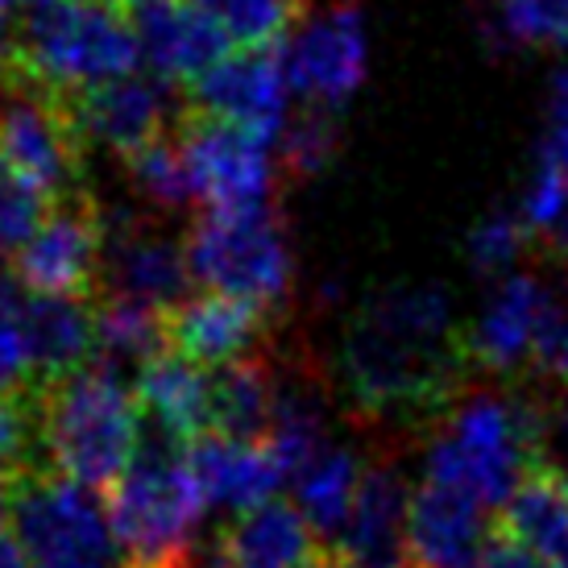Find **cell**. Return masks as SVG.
<instances>
[{
    "label": "cell",
    "mask_w": 568,
    "mask_h": 568,
    "mask_svg": "<svg viewBox=\"0 0 568 568\" xmlns=\"http://www.w3.org/2000/svg\"><path fill=\"white\" fill-rule=\"evenodd\" d=\"M42 390V444L59 474L109 494L142 440V403L125 378L100 362Z\"/></svg>",
    "instance_id": "obj_4"
},
{
    "label": "cell",
    "mask_w": 568,
    "mask_h": 568,
    "mask_svg": "<svg viewBox=\"0 0 568 568\" xmlns=\"http://www.w3.org/2000/svg\"><path fill=\"white\" fill-rule=\"evenodd\" d=\"M67 104H71L83 145H104L125 162L171 133L166 129L171 95H166V83L154 80V75L133 71V75L88 88L80 95H67Z\"/></svg>",
    "instance_id": "obj_15"
},
{
    "label": "cell",
    "mask_w": 568,
    "mask_h": 568,
    "mask_svg": "<svg viewBox=\"0 0 568 568\" xmlns=\"http://www.w3.org/2000/svg\"><path fill=\"white\" fill-rule=\"evenodd\" d=\"M531 245V233L519 216L510 212H498V216H486L469 233V262H474L477 274H494V278H506L510 266L519 262Z\"/></svg>",
    "instance_id": "obj_32"
},
{
    "label": "cell",
    "mask_w": 568,
    "mask_h": 568,
    "mask_svg": "<svg viewBox=\"0 0 568 568\" xmlns=\"http://www.w3.org/2000/svg\"><path fill=\"white\" fill-rule=\"evenodd\" d=\"M129 171H133V183L142 191L150 204H159L162 212L171 207H187L200 200L195 191V179H191V166L183 159V145L174 133H166L162 142L145 145L142 154L129 159Z\"/></svg>",
    "instance_id": "obj_29"
},
{
    "label": "cell",
    "mask_w": 568,
    "mask_h": 568,
    "mask_svg": "<svg viewBox=\"0 0 568 568\" xmlns=\"http://www.w3.org/2000/svg\"><path fill=\"white\" fill-rule=\"evenodd\" d=\"M494 531L498 510H489L469 489L424 477L410 498V568H477Z\"/></svg>",
    "instance_id": "obj_14"
},
{
    "label": "cell",
    "mask_w": 568,
    "mask_h": 568,
    "mask_svg": "<svg viewBox=\"0 0 568 568\" xmlns=\"http://www.w3.org/2000/svg\"><path fill=\"white\" fill-rule=\"evenodd\" d=\"M477 568H552V565L539 560L536 552H527V548L515 544L506 531H494V539L486 544V552H481V565Z\"/></svg>",
    "instance_id": "obj_38"
},
{
    "label": "cell",
    "mask_w": 568,
    "mask_h": 568,
    "mask_svg": "<svg viewBox=\"0 0 568 568\" xmlns=\"http://www.w3.org/2000/svg\"><path fill=\"white\" fill-rule=\"evenodd\" d=\"M109 4H116V9H129V13H138V9H145V4H159V0H109Z\"/></svg>",
    "instance_id": "obj_44"
},
{
    "label": "cell",
    "mask_w": 568,
    "mask_h": 568,
    "mask_svg": "<svg viewBox=\"0 0 568 568\" xmlns=\"http://www.w3.org/2000/svg\"><path fill=\"white\" fill-rule=\"evenodd\" d=\"M539 465V390H469L427 432L424 477L503 510Z\"/></svg>",
    "instance_id": "obj_2"
},
{
    "label": "cell",
    "mask_w": 568,
    "mask_h": 568,
    "mask_svg": "<svg viewBox=\"0 0 568 568\" xmlns=\"http://www.w3.org/2000/svg\"><path fill=\"white\" fill-rule=\"evenodd\" d=\"M365 21L362 9L336 0L328 9H303L295 30L286 33L283 59L291 92H300L312 109H336L365 80Z\"/></svg>",
    "instance_id": "obj_10"
},
{
    "label": "cell",
    "mask_w": 568,
    "mask_h": 568,
    "mask_svg": "<svg viewBox=\"0 0 568 568\" xmlns=\"http://www.w3.org/2000/svg\"><path fill=\"white\" fill-rule=\"evenodd\" d=\"M274 398H278V374L266 357L212 369V432L207 436L262 444L274 424Z\"/></svg>",
    "instance_id": "obj_27"
},
{
    "label": "cell",
    "mask_w": 568,
    "mask_h": 568,
    "mask_svg": "<svg viewBox=\"0 0 568 568\" xmlns=\"http://www.w3.org/2000/svg\"><path fill=\"white\" fill-rule=\"evenodd\" d=\"M195 4L221 26L233 50L278 47L307 9V0H195Z\"/></svg>",
    "instance_id": "obj_28"
},
{
    "label": "cell",
    "mask_w": 568,
    "mask_h": 568,
    "mask_svg": "<svg viewBox=\"0 0 568 568\" xmlns=\"http://www.w3.org/2000/svg\"><path fill=\"white\" fill-rule=\"evenodd\" d=\"M13 9L0 0V71H9L13 67V54H17V26H13Z\"/></svg>",
    "instance_id": "obj_39"
},
{
    "label": "cell",
    "mask_w": 568,
    "mask_h": 568,
    "mask_svg": "<svg viewBox=\"0 0 568 568\" xmlns=\"http://www.w3.org/2000/svg\"><path fill=\"white\" fill-rule=\"evenodd\" d=\"M0 527H9V481L0 477Z\"/></svg>",
    "instance_id": "obj_43"
},
{
    "label": "cell",
    "mask_w": 568,
    "mask_h": 568,
    "mask_svg": "<svg viewBox=\"0 0 568 568\" xmlns=\"http://www.w3.org/2000/svg\"><path fill=\"white\" fill-rule=\"evenodd\" d=\"M133 395L142 403V415L171 427L183 440H200L212 432V369L183 362L179 353H162L145 365Z\"/></svg>",
    "instance_id": "obj_23"
},
{
    "label": "cell",
    "mask_w": 568,
    "mask_h": 568,
    "mask_svg": "<svg viewBox=\"0 0 568 568\" xmlns=\"http://www.w3.org/2000/svg\"><path fill=\"white\" fill-rule=\"evenodd\" d=\"M221 544L233 568H303L320 548H328L295 498H270L233 515L221 527Z\"/></svg>",
    "instance_id": "obj_21"
},
{
    "label": "cell",
    "mask_w": 568,
    "mask_h": 568,
    "mask_svg": "<svg viewBox=\"0 0 568 568\" xmlns=\"http://www.w3.org/2000/svg\"><path fill=\"white\" fill-rule=\"evenodd\" d=\"M552 286L539 283L536 274H506L489 291L486 307L465 332V345L477 369L494 378H515L531 374V353H536V332L544 320Z\"/></svg>",
    "instance_id": "obj_17"
},
{
    "label": "cell",
    "mask_w": 568,
    "mask_h": 568,
    "mask_svg": "<svg viewBox=\"0 0 568 568\" xmlns=\"http://www.w3.org/2000/svg\"><path fill=\"white\" fill-rule=\"evenodd\" d=\"M171 353L162 307L125 300V295H100L95 300V362L112 369L129 386L138 382L145 365Z\"/></svg>",
    "instance_id": "obj_26"
},
{
    "label": "cell",
    "mask_w": 568,
    "mask_h": 568,
    "mask_svg": "<svg viewBox=\"0 0 568 568\" xmlns=\"http://www.w3.org/2000/svg\"><path fill=\"white\" fill-rule=\"evenodd\" d=\"M145 71L166 88H191L229 54V38L195 0H159L133 13Z\"/></svg>",
    "instance_id": "obj_18"
},
{
    "label": "cell",
    "mask_w": 568,
    "mask_h": 568,
    "mask_svg": "<svg viewBox=\"0 0 568 568\" xmlns=\"http://www.w3.org/2000/svg\"><path fill=\"white\" fill-rule=\"evenodd\" d=\"M365 469H369V460L357 457L353 448L328 444V448H320L316 457L286 481V486L295 489V506L307 515V523L316 527V536L328 548H336V539H341L348 515H353Z\"/></svg>",
    "instance_id": "obj_25"
},
{
    "label": "cell",
    "mask_w": 568,
    "mask_h": 568,
    "mask_svg": "<svg viewBox=\"0 0 568 568\" xmlns=\"http://www.w3.org/2000/svg\"><path fill=\"white\" fill-rule=\"evenodd\" d=\"M539 390V465H548L568 481V386Z\"/></svg>",
    "instance_id": "obj_36"
},
{
    "label": "cell",
    "mask_w": 568,
    "mask_h": 568,
    "mask_svg": "<svg viewBox=\"0 0 568 568\" xmlns=\"http://www.w3.org/2000/svg\"><path fill=\"white\" fill-rule=\"evenodd\" d=\"M474 369L440 286H390L369 295L345 328L336 378L365 419L432 432L469 395Z\"/></svg>",
    "instance_id": "obj_1"
},
{
    "label": "cell",
    "mask_w": 568,
    "mask_h": 568,
    "mask_svg": "<svg viewBox=\"0 0 568 568\" xmlns=\"http://www.w3.org/2000/svg\"><path fill=\"white\" fill-rule=\"evenodd\" d=\"M26 286L0 278V390L30 386V336H26Z\"/></svg>",
    "instance_id": "obj_31"
},
{
    "label": "cell",
    "mask_w": 568,
    "mask_h": 568,
    "mask_svg": "<svg viewBox=\"0 0 568 568\" xmlns=\"http://www.w3.org/2000/svg\"><path fill=\"white\" fill-rule=\"evenodd\" d=\"M503 30L527 47H568V0H503Z\"/></svg>",
    "instance_id": "obj_35"
},
{
    "label": "cell",
    "mask_w": 568,
    "mask_h": 568,
    "mask_svg": "<svg viewBox=\"0 0 568 568\" xmlns=\"http://www.w3.org/2000/svg\"><path fill=\"white\" fill-rule=\"evenodd\" d=\"M183 250L200 291L237 295L266 312L286 303L295 257L270 200L245 207H204V216L187 229Z\"/></svg>",
    "instance_id": "obj_7"
},
{
    "label": "cell",
    "mask_w": 568,
    "mask_h": 568,
    "mask_svg": "<svg viewBox=\"0 0 568 568\" xmlns=\"http://www.w3.org/2000/svg\"><path fill=\"white\" fill-rule=\"evenodd\" d=\"M498 531L523 544L527 552L568 568V481L548 465H536L515 489V498L498 510Z\"/></svg>",
    "instance_id": "obj_24"
},
{
    "label": "cell",
    "mask_w": 568,
    "mask_h": 568,
    "mask_svg": "<svg viewBox=\"0 0 568 568\" xmlns=\"http://www.w3.org/2000/svg\"><path fill=\"white\" fill-rule=\"evenodd\" d=\"M162 324H166V348L200 369H224L262 357L270 336L266 307L221 291H191L183 303L162 312Z\"/></svg>",
    "instance_id": "obj_13"
},
{
    "label": "cell",
    "mask_w": 568,
    "mask_h": 568,
    "mask_svg": "<svg viewBox=\"0 0 568 568\" xmlns=\"http://www.w3.org/2000/svg\"><path fill=\"white\" fill-rule=\"evenodd\" d=\"M286 59L278 47H237L229 50L221 63L207 67L200 80L183 88L195 116L229 121L237 129H250L266 142H278L286 129Z\"/></svg>",
    "instance_id": "obj_11"
},
{
    "label": "cell",
    "mask_w": 568,
    "mask_h": 568,
    "mask_svg": "<svg viewBox=\"0 0 568 568\" xmlns=\"http://www.w3.org/2000/svg\"><path fill=\"white\" fill-rule=\"evenodd\" d=\"M544 159H552L568 174V71L552 83V138L544 145Z\"/></svg>",
    "instance_id": "obj_37"
},
{
    "label": "cell",
    "mask_w": 568,
    "mask_h": 568,
    "mask_svg": "<svg viewBox=\"0 0 568 568\" xmlns=\"http://www.w3.org/2000/svg\"><path fill=\"white\" fill-rule=\"evenodd\" d=\"M9 531L30 568H129L104 494L54 465L9 481Z\"/></svg>",
    "instance_id": "obj_6"
},
{
    "label": "cell",
    "mask_w": 568,
    "mask_h": 568,
    "mask_svg": "<svg viewBox=\"0 0 568 568\" xmlns=\"http://www.w3.org/2000/svg\"><path fill=\"white\" fill-rule=\"evenodd\" d=\"M13 63L59 95H80L133 75L142 63L133 13L109 0H50L21 21Z\"/></svg>",
    "instance_id": "obj_5"
},
{
    "label": "cell",
    "mask_w": 568,
    "mask_h": 568,
    "mask_svg": "<svg viewBox=\"0 0 568 568\" xmlns=\"http://www.w3.org/2000/svg\"><path fill=\"white\" fill-rule=\"evenodd\" d=\"M531 378L539 386H568V286H552L531 353Z\"/></svg>",
    "instance_id": "obj_33"
},
{
    "label": "cell",
    "mask_w": 568,
    "mask_h": 568,
    "mask_svg": "<svg viewBox=\"0 0 568 568\" xmlns=\"http://www.w3.org/2000/svg\"><path fill=\"white\" fill-rule=\"evenodd\" d=\"M104 253H109V221L100 216V204L88 191H75L50 204L33 237L9 257V274L30 295L100 300Z\"/></svg>",
    "instance_id": "obj_9"
},
{
    "label": "cell",
    "mask_w": 568,
    "mask_h": 568,
    "mask_svg": "<svg viewBox=\"0 0 568 568\" xmlns=\"http://www.w3.org/2000/svg\"><path fill=\"white\" fill-rule=\"evenodd\" d=\"M26 336H30V386H50L75 374L95 362V300L30 295Z\"/></svg>",
    "instance_id": "obj_22"
},
{
    "label": "cell",
    "mask_w": 568,
    "mask_h": 568,
    "mask_svg": "<svg viewBox=\"0 0 568 568\" xmlns=\"http://www.w3.org/2000/svg\"><path fill=\"white\" fill-rule=\"evenodd\" d=\"M47 212H50L47 195L33 187V183H26L9 162H0V253L13 257L33 237V229L42 224Z\"/></svg>",
    "instance_id": "obj_30"
},
{
    "label": "cell",
    "mask_w": 568,
    "mask_h": 568,
    "mask_svg": "<svg viewBox=\"0 0 568 568\" xmlns=\"http://www.w3.org/2000/svg\"><path fill=\"white\" fill-rule=\"evenodd\" d=\"M195 291L183 241L162 237L154 224L121 221L109 224V253H104V291L125 295L150 307H174Z\"/></svg>",
    "instance_id": "obj_19"
},
{
    "label": "cell",
    "mask_w": 568,
    "mask_h": 568,
    "mask_svg": "<svg viewBox=\"0 0 568 568\" xmlns=\"http://www.w3.org/2000/svg\"><path fill=\"white\" fill-rule=\"evenodd\" d=\"M4 4H9V9H13V13L21 17V21H26L30 13H38V9H47L50 0H4Z\"/></svg>",
    "instance_id": "obj_42"
},
{
    "label": "cell",
    "mask_w": 568,
    "mask_h": 568,
    "mask_svg": "<svg viewBox=\"0 0 568 568\" xmlns=\"http://www.w3.org/2000/svg\"><path fill=\"white\" fill-rule=\"evenodd\" d=\"M83 154L88 145L75 129L67 95L21 75L17 63L9 67V83L0 95V162H9L54 204L83 191Z\"/></svg>",
    "instance_id": "obj_8"
},
{
    "label": "cell",
    "mask_w": 568,
    "mask_h": 568,
    "mask_svg": "<svg viewBox=\"0 0 568 568\" xmlns=\"http://www.w3.org/2000/svg\"><path fill=\"white\" fill-rule=\"evenodd\" d=\"M174 138L183 145L195 191L207 207H245L270 200L274 162H270L266 138L229 125V121L195 116L187 109L179 112Z\"/></svg>",
    "instance_id": "obj_12"
},
{
    "label": "cell",
    "mask_w": 568,
    "mask_h": 568,
    "mask_svg": "<svg viewBox=\"0 0 568 568\" xmlns=\"http://www.w3.org/2000/svg\"><path fill=\"white\" fill-rule=\"evenodd\" d=\"M410 498L415 489L395 460H369L353 515L336 539L348 568H410Z\"/></svg>",
    "instance_id": "obj_16"
},
{
    "label": "cell",
    "mask_w": 568,
    "mask_h": 568,
    "mask_svg": "<svg viewBox=\"0 0 568 568\" xmlns=\"http://www.w3.org/2000/svg\"><path fill=\"white\" fill-rule=\"evenodd\" d=\"M0 568H30L26 552H21V544L9 527H0Z\"/></svg>",
    "instance_id": "obj_40"
},
{
    "label": "cell",
    "mask_w": 568,
    "mask_h": 568,
    "mask_svg": "<svg viewBox=\"0 0 568 568\" xmlns=\"http://www.w3.org/2000/svg\"><path fill=\"white\" fill-rule=\"evenodd\" d=\"M283 162L291 174H316L328 166L332 150H336V121L328 109H307L300 121L283 129Z\"/></svg>",
    "instance_id": "obj_34"
},
{
    "label": "cell",
    "mask_w": 568,
    "mask_h": 568,
    "mask_svg": "<svg viewBox=\"0 0 568 568\" xmlns=\"http://www.w3.org/2000/svg\"><path fill=\"white\" fill-rule=\"evenodd\" d=\"M303 568H348V565H345V556L336 552V548H320V552L312 556Z\"/></svg>",
    "instance_id": "obj_41"
},
{
    "label": "cell",
    "mask_w": 568,
    "mask_h": 568,
    "mask_svg": "<svg viewBox=\"0 0 568 568\" xmlns=\"http://www.w3.org/2000/svg\"><path fill=\"white\" fill-rule=\"evenodd\" d=\"M187 444L142 415L138 453L104 494L129 568H166L195 539L207 503L187 465Z\"/></svg>",
    "instance_id": "obj_3"
},
{
    "label": "cell",
    "mask_w": 568,
    "mask_h": 568,
    "mask_svg": "<svg viewBox=\"0 0 568 568\" xmlns=\"http://www.w3.org/2000/svg\"><path fill=\"white\" fill-rule=\"evenodd\" d=\"M187 465L207 506L241 515L253 506L278 498V486H286L283 465L266 440H229V436H200L187 444Z\"/></svg>",
    "instance_id": "obj_20"
}]
</instances>
